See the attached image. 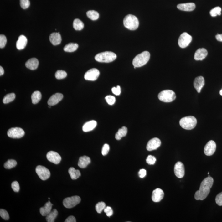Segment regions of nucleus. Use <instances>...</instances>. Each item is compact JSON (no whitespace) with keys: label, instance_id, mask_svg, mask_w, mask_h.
<instances>
[{"label":"nucleus","instance_id":"27","mask_svg":"<svg viewBox=\"0 0 222 222\" xmlns=\"http://www.w3.org/2000/svg\"><path fill=\"white\" fill-rule=\"evenodd\" d=\"M128 132V129L125 126H123L119 129L115 135V138L116 140H119L123 137L126 136Z\"/></svg>","mask_w":222,"mask_h":222},{"label":"nucleus","instance_id":"23","mask_svg":"<svg viewBox=\"0 0 222 222\" xmlns=\"http://www.w3.org/2000/svg\"><path fill=\"white\" fill-rule=\"evenodd\" d=\"M53 204L49 201L47 202L43 207H41L40 211L43 216H45L48 215L52 211V207Z\"/></svg>","mask_w":222,"mask_h":222},{"label":"nucleus","instance_id":"49","mask_svg":"<svg viewBox=\"0 0 222 222\" xmlns=\"http://www.w3.org/2000/svg\"><path fill=\"white\" fill-rule=\"evenodd\" d=\"M138 174L139 177L140 178H143L145 177L147 174V171L145 169H140V171H139L138 173Z\"/></svg>","mask_w":222,"mask_h":222},{"label":"nucleus","instance_id":"52","mask_svg":"<svg viewBox=\"0 0 222 222\" xmlns=\"http://www.w3.org/2000/svg\"><path fill=\"white\" fill-rule=\"evenodd\" d=\"M4 73V70L3 68L1 66H0V75L2 76L3 75Z\"/></svg>","mask_w":222,"mask_h":222},{"label":"nucleus","instance_id":"30","mask_svg":"<svg viewBox=\"0 0 222 222\" xmlns=\"http://www.w3.org/2000/svg\"><path fill=\"white\" fill-rule=\"evenodd\" d=\"M58 214V212L57 210L56 209H54L48 215H47L46 220L47 222H54L55 221V219L57 217Z\"/></svg>","mask_w":222,"mask_h":222},{"label":"nucleus","instance_id":"18","mask_svg":"<svg viewBox=\"0 0 222 222\" xmlns=\"http://www.w3.org/2000/svg\"><path fill=\"white\" fill-rule=\"evenodd\" d=\"M64 97L63 95L60 93H56L53 95L49 99L47 103L50 106H55L62 100Z\"/></svg>","mask_w":222,"mask_h":222},{"label":"nucleus","instance_id":"12","mask_svg":"<svg viewBox=\"0 0 222 222\" xmlns=\"http://www.w3.org/2000/svg\"><path fill=\"white\" fill-rule=\"evenodd\" d=\"M216 145L214 141L210 140L206 144L204 148L205 154L207 156H212L216 150Z\"/></svg>","mask_w":222,"mask_h":222},{"label":"nucleus","instance_id":"50","mask_svg":"<svg viewBox=\"0 0 222 222\" xmlns=\"http://www.w3.org/2000/svg\"><path fill=\"white\" fill-rule=\"evenodd\" d=\"M65 222H76V220L74 216H70L65 220Z\"/></svg>","mask_w":222,"mask_h":222},{"label":"nucleus","instance_id":"3","mask_svg":"<svg viewBox=\"0 0 222 222\" xmlns=\"http://www.w3.org/2000/svg\"><path fill=\"white\" fill-rule=\"evenodd\" d=\"M123 24L125 27L130 30H136L139 25L138 19L135 16L128 14L123 19Z\"/></svg>","mask_w":222,"mask_h":222},{"label":"nucleus","instance_id":"22","mask_svg":"<svg viewBox=\"0 0 222 222\" xmlns=\"http://www.w3.org/2000/svg\"><path fill=\"white\" fill-rule=\"evenodd\" d=\"M28 40L26 36L23 35H21L18 38L16 43V47L18 50H22L26 47L27 43Z\"/></svg>","mask_w":222,"mask_h":222},{"label":"nucleus","instance_id":"48","mask_svg":"<svg viewBox=\"0 0 222 222\" xmlns=\"http://www.w3.org/2000/svg\"><path fill=\"white\" fill-rule=\"evenodd\" d=\"M113 94H115L116 96H119L121 93V87L119 86H117L116 87H114L111 89Z\"/></svg>","mask_w":222,"mask_h":222},{"label":"nucleus","instance_id":"6","mask_svg":"<svg viewBox=\"0 0 222 222\" xmlns=\"http://www.w3.org/2000/svg\"><path fill=\"white\" fill-rule=\"evenodd\" d=\"M158 98L162 102H170L176 99V96L175 93L173 90H166L161 92L158 94Z\"/></svg>","mask_w":222,"mask_h":222},{"label":"nucleus","instance_id":"43","mask_svg":"<svg viewBox=\"0 0 222 222\" xmlns=\"http://www.w3.org/2000/svg\"><path fill=\"white\" fill-rule=\"evenodd\" d=\"M156 161V157L152 155L148 156L146 159L147 163L149 165H154Z\"/></svg>","mask_w":222,"mask_h":222},{"label":"nucleus","instance_id":"28","mask_svg":"<svg viewBox=\"0 0 222 222\" xmlns=\"http://www.w3.org/2000/svg\"><path fill=\"white\" fill-rule=\"evenodd\" d=\"M68 173L72 179L75 180L79 178L81 176V173L79 170H76L74 168H70Z\"/></svg>","mask_w":222,"mask_h":222},{"label":"nucleus","instance_id":"4","mask_svg":"<svg viewBox=\"0 0 222 222\" xmlns=\"http://www.w3.org/2000/svg\"><path fill=\"white\" fill-rule=\"evenodd\" d=\"M117 56L114 52H105L97 54L95 57L96 61L101 63H110L115 61Z\"/></svg>","mask_w":222,"mask_h":222},{"label":"nucleus","instance_id":"15","mask_svg":"<svg viewBox=\"0 0 222 222\" xmlns=\"http://www.w3.org/2000/svg\"><path fill=\"white\" fill-rule=\"evenodd\" d=\"M174 172L176 177L182 178L185 175L184 166L181 162L176 163L174 168Z\"/></svg>","mask_w":222,"mask_h":222},{"label":"nucleus","instance_id":"17","mask_svg":"<svg viewBox=\"0 0 222 222\" xmlns=\"http://www.w3.org/2000/svg\"><path fill=\"white\" fill-rule=\"evenodd\" d=\"M207 54L208 52L206 49L199 48L196 51L194 59L196 61H202L207 57Z\"/></svg>","mask_w":222,"mask_h":222},{"label":"nucleus","instance_id":"44","mask_svg":"<svg viewBox=\"0 0 222 222\" xmlns=\"http://www.w3.org/2000/svg\"><path fill=\"white\" fill-rule=\"evenodd\" d=\"M11 187L13 190L15 192H18L19 191V189H20L19 184L17 181H14L12 183Z\"/></svg>","mask_w":222,"mask_h":222},{"label":"nucleus","instance_id":"25","mask_svg":"<svg viewBox=\"0 0 222 222\" xmlns=\"http://www.w3.org/2000/svg\"><path fill=\"white\" fill-rule=\"evenodd\" d=\"M97 122L92 120L85 123L83 126L82 130L84 132H88L92 131L97 126Z\"/></svg>","mask_w":222,"mask_h":222},{"label":"nucleus","instance_id":"10","mask_svg":"<svg viewBox=\"0 0 222 222\" xmlns=\"http://www.w3.org/2000/svg\"><path fill=\"white\" fill-rule=\"evenodd\" d=\"M9 137L14 139H19L23 137L25 135L24 131L20 128H12L10 129L7 132Z\"/></svg>","mask_w":222,"mask_h":222},{"label":"nucleus","instance_id":"37","mask_svg":"<svg viewBox=\"0 0 222 222\" xmlns=\"http://www.w3.org/2000/svg\"><path fill=\"white\" fill-rule=\"evenodd\" d=\"M67 75V74L64 71L59 70L55 73V77L58 80L63 79L65 78Z\"/></svg>","mask_w":222,"mask_h":222},{"label":"nucleus","instance_id":"20","mask_svg":"<svg viewBox=\"0 0 222 222\" xmlns=\"http://www.w3.org/2000/svg\"><path fill=\"white\" fill-rule=\"evenodd\" d=\"M179 10L184 11H192L195 8V5L194 3H186L179 4L177 6Z\"/></svg>","mask_w":222,"mask_h":222},{"label":"nucleus","instance_id":"41","mask_svg":"<svg viewBox=\"0 0 222 222\" xmlns=\"http://www.w3.org/2000/svg\"><path fill=\"white\" fill-rule=\"evenodd\" d=\"M107 103L110 105H113L115 103L116 99L114 96L109 95L105 98Z\"/></svg>","mask_w":222,"mask_h":222},{"label":"nucleus","instance_id":"33","mask_svg":"<svg viewBox=\"0 0 222 222\" xmlns=\"http://www.w3.org/2000/svg\"><path fill=\"white\" fill-rule=\"evenodd\" d=\"M87 17L92 20H96L99 18V14L95 10H89L86 13Z\"/></svg>","mask_w":222,"mask_h":222},{"label":"nucleus","instance_id":"13","mask_svg":"<svg viewBox=\"0 0 222 222\" xmlns=\"http://www.w3.org/2000/svg\"><path fill=\"white\" fill-rule=\"evenodd\" d=\"M161 142L158 138L155 137L148 141L147 146V149L148 151H152L157 149L161 146Z\"/></svg>","mask_w":222,"mask_h":222},{"label":"nucleus","instance_id":"34","mask_svg":"<svg viewBox=\"0 0 222 222\" xmlns=\"http://www.w3.org/2000/svg\"><path fill=\"white\" fill-rule=\"evenodd\" d=\"M15 94L14 93L8 94L4 97L3 102L4 104H7L12 102L15 99Z\"/></svg>","mask_w":222,"mask_h":222},{"label":"nucleus","instance_id":"5","mask_svg":"<svg viewBox=\"0 0 222 222\" xmlns=\"http://www.w3.org/2000/svg\"><path fill=\"white\" fill-rule=\"evenodd\" d=\"M197 123L196 119L193 116H188L182 118L180 120L181 126L184 129L190 130L195 128Z\"/></svg>","mask_w":222,"mask_h":222},{"label":"nucleus","instance_id":"47","mask_svg":"<svg viewBox=\"0 0 222 222\" xmlns=\"http://www.w3.org/2000/svg\"><path fill=\"white\" fill-rule=\"evenodd\" d=\"M215 202L218 205L222 206V192L220 193L215 198Z\"/></svg>","mask_w":222,"mask_h":222},{"label":"nucleus","instance_id":"7","mask_svg":"<svg viewBox=\"0 0 222 222\" xmlns=\"http://www.w3.org/2000/svg\"><path fill=\"white\" fill-rule=\"evenodd\" d=\"M81 198L78 196H74L65 198L63 201V205L66 208H73L81 202Z\"/></svg>","mask_w":222,"mask_h":222},{"label":"nucleus","instance_id":"45","mask_svg":"<svg viewBox=\"0 0 222 222\" xmlns=\"http://www.w3.org/2000/svg\"><path fill=\"white\" fill-rule=\"evenodd\" d=\"M110 150V146L108 144H106L103 145L102 150V153L103 156L107 155Z\"/></svg>","mask_w":222,"mask_h":222},{"label":"nucleus","instance_id":"31","mask_svg":"<svg viewBox=\"0 0 222 222\" xmlns=\"http://www.w3.org/2000/svg\"><path fill=\"white\" fill-rule=\"evenodd\" d=\"M42 98L41 93L39 91H34L31 95V100L32 103L36 104L39 103Z\"/></svg>","mask_w":222,"mask_h":222},{"label":"nucleus","instance_id":"51","mask_svg":"<svg viewBox=\"0 0 222 222\" xmlns=\"http://www.w3.org/2000/svg\"><path fill=\"white\" fill-rule=\"evenodd\" d=\"M215 38H216V40H217L218 41L222 42V34H218L217 35H216V36H215Z\"/></svg>","mask_w":222,"mask_h":222},{"label":"nucleus","instance_id":"36","mask_svg":"<svg viewBox=\"0 0 222 222\" xmlns=\"http://www.w3.org/2000/svg\"><path fill=\"white\" fill-rule=\"evenodd\" d=\"M221 8L220 7L214 8L210 11V14L211 16L215 17L217 15L220 16L221 14Z\"/></svg>","mask_w":222,"mask_h":222},{"label":"nucleus","instance_id":"14","mask_svg":"<svg viewBox=\"0 0 222 222\" xmlns=\"http://www.w3.org/2000/svg\"><path fill=\"white\" fill-rule=\"evenodd\" d=\"M47 158L49 161L55 164L59 163L61 160L60 155L54 151H50L47 153Z\"/></svg>","mask_w":222,"mask_h":222},{"label":"nucleus","instance_id":"2","mask_svg":"<svg viewBox=\"0 0 222 222\" xmlns=\"http://www.w3.org/2000/svg\"><path fill=\"white\" fill-rule=\"evenodd\" d=\"M150 58V54L149 52L148 51H144L135 56L132 61V64L135 67H141L148 63Z\"/></svg>","mask_w":222,"mask_h":222},{"label":"nucleus","instance_id":"32","mask_svg":"<svg viewBox=\"0 0 222 222\" xmlns=\"http://www.w3.org/2000/svg\"><path fill=\"white\" fill-rule=\"evenodd\" d=\"M73 27L76 31H81L84 28V24L80 19H76L73 22Z\"/></svg>","mask_w":222,"mask_h":222},{"label":"nucleus","instance_id":"38","mask_svg":"<svg viewBox=\"0 0 222 222\" xmlns=\"http://www.w3.org/2000/svg\"><path fill=\"white\" fill-rule=\"evenodd\" d=\"M106 207L105 202H101L97 203L96 206V210L98 213L100 214Z\"/></svg>","mask_w":222,"mask_h":222},{"label":"nucleus","instance_id":"1","mask_svg":"<svg viewBox=\"0 0 222 222\" xmlns=\"http://www.w3.org/2000/svg\"><path fill=\"white\" fill-rule=\"evenodd\" d=\"M213 183L214 179L210 176L204 178L201 183L199 190L196 192V200H203L205 199L209 194Z\"/></svg>","mask_w":222,"mask_h":222},{"label":"nucleus","instance_id":"26","mask_svg":"<svg viewBox=\"0 0 222 222\" xmlns=\"http://www.w3.org/2000/svg\"><path fill=\"white\" fill-rule=\"evenodd\" d=\"M90 157L87 156H84L80 157L78 163V166L81 168H85L90 163Z\"/></svg>","mask_w":222,"mask_h":222},{"label":"nucleus","instance_id":"39","mask_svg":"<svg viewBox=\"0 0 222 222\" xmlns=\"http://www.w3.org/2000/svg\"><path fill=\"white\" fill-rule=\"evenodd\" d=\"M7 43V39L5 35H0V48H3L6 46Z\"/></svg>","mask_w":222,"mask_h":222},{"label":"nucleus","instance_id":"46","mask_svg":"<svg viewBox=\"0 0 222 222\" xmlns=\"http://www.w3.org/2000/svg\"><path fill=\"white\" fill-rule=\"evenodd\" d=\"M104 211L106 214L107 216L108 217L111 216L113 214V211L111 207H105L104 209Z\"/></svg>","mask_w":222,"mask_h":222},{"label":"nucleus","instance_id":"16","mask_svg":"<svg viewBox=\"0 0 222 222\" xmlns=\"http://www.w3.org/2000/svg\"><path fill=\"white\" fill-rule=\"evenodd\" d=\"M164 196L163 191L160 188H157L152 193V199L153 202H158L161 201Z\"/></svg>","mask_w":222,"mask_h":222},{"label":"nucleus","instance_id":"53","mask_svg":"<svg viewBox=\"0 0 222 222\" xmlns=\"http://www.w3.org/2000/svg\"><path fill=\"white\" fill-rule=\"evenodd\" d=\"M220 95L222 96V89L220 91Z\"/></svg>","mask_w":222,"mask_h":222},{"label":"nucleus","instance_id":"11","mask_svg":"<svg viewBox=\"0 0 222 222\" xmlns=\"http://www.w3.org/2000/svg\"><path fill=\"white\" fill-rule=\"evenodd\" d=\"M99 71L96 68H92L89 70L85 75V79L86 80L95 81L99 77Z\"/></svg>","mask_w":222,"mask_h":222},{"label":"nucleus","instance_id":"24","mask_svg":"<svg viewBox=\"0 0 222 222\" xmlns=\"http://www.w3.org/2000/svg\"><path fill=\"white\" fill-rule=\"evenodd\" d=\"M39 62L37 59L34 58H31L26 63V67L31 70H35L39 66Z\"/></svg>","mask_w":222,"mask_h":222},{"label":"nucleus","instance_id":"19","mask_svg":"<svg viewBox=\"0 0 222 222\" xmlns=\"http://www.w3.org/2000/svg\"><path fill=\"white\" fill-rule=\"evenodd\" d=\"M204 84V79L202 76H199L195 79L194 81V86L198 93L201 92Z\"/></svg>","mask_w":222,"mask_h":222},{"label":"nucleus","instance_id":"42","mask_svg":"<svg viewBox=\"0 0 222 222\" xmlns=\"http://www.w3.org/2000/svg\"><path fill=\"white\" fill-rule=\"evenodd\" d=\"M0 215H1V217H2L4 220H9V214L6 210L1 209L0 210Z\"/></svg>","mask_w":222,"mask_h":222},{"label":"nucleus","instance_id":"21","mask_svg":"<svg viewBox=\"0 0 222 222\" xmlns=\"http://www.w3.org/2000/svg\"><path fill=\"white\" fill-rule=\"evenodd\" d=\"M49 40L54 45L59 44L61 42V37L59 32L53 33L49 36Z\"/></svg>","mask_w":222,"mask_h":222},{"label":"nucleus","instance_id":"9","mask_svg":"<svg viewBox=\"0 0 222 222\" xmlns=\"http://www.w3.org/2000/svg\"><path fill=\"white\" fill-rule=\"evenodd\" d=\"M35 171L42 180H46L50 177V172L45 167L39 165L35 169Z\"/></svg>","mask_w":222,"mask_h":222},{"label":"nucleus","instance_id":"29","mask_svg":"<svg viewBox=\"0 0 222 222\" xmlns=\"http://www.w3.org/2000/svg\"><path fill=\"white\" fill-rule=\"evenodd\" d=\"M78 48V44L77 43H69L64 47V51L65 52H72L75 51Z\"/></svg>","mask_w":222,"mask_h":222},{"label":"nucleus","instance_id":"35","mask_svg":"<svg viewBox=\"0 0 222 222\" xmlns=\"http://www.w3.org/2000/svg\"><path fill=\"white\" fill-rule=\"evenodd\" d=\"M17 163L16 161L13 159H10L8 160L4 165V167L5 168L7 169H10L15 167L16 166Z\"/></svg>","mask_w":222,"mask_h":222},{"label":"nucleus","instance_id":"8","mask_svg":"<svg viewBox=\"0 0 222 222\" xmlns=\"http://www.w3.org/2000/svg\"><path fill=\"white\" fill-rule=\"evenodd\" d=\"M192 40V37L187 33L184 32L181 34L178 40V44L182 48H185L188 46Z\"/></svg>","mask_w":222,"mask_h":222},{"label":"nucleus","instance_id":"40","mask_svg":"<svg viewBox=\"0 0 222 222\" xmlns=\"http://www.w3.org/2000/svg\"><path fill=\"white\" fill-rule=\"evenodd\" d=\"M20 4L22 8L26 9L29 7L30 2L29 0H20Z\"/></svg>","mask_w":222,"mask_h":222}]
</instances>
